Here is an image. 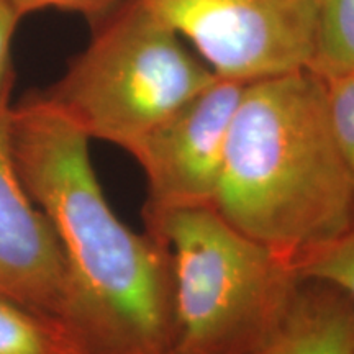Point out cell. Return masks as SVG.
I'll return each instance as SVG.
<instances>
[{
	"mask_svg": "<svg viewBox=\"0 0 354 354\" xmlns=\"http://www.w3.org/2000/svg\"><path fill=\"white\" fill-rule=\"evenodd\" d=\"M214 209L295 272L346 232L354 183L335 140L322 77L302 69L246 84Z\"/></svg>",
	"mask_w": 354,
	"mask_h": 354,
	"instance_id": "7a4b0ae2",
	"label": "cell"
},
{
	"mask_svg": "<svg viewBox=\"0 0 354 354\" xmlns=\"http://www.w3.org/2000/svg\"><path fill=\"white\" fill-rule=\"evenodd\" d=\"M10 2L15 10L20 13L21 19L32 15V13L55 8L61 12L77 13L91 24L92 20L99 19L122 0H10Z\"/></svg>",
	"mask_w": 354,
	"mask_h": 354,
	"instance_id": "4fadbf2b",
	"label": "cell"
},
{
	"mask_svg": "<svg viewBox=\"0 0 354 354\" xmlns=\"http://www.w3.org/2000/svg\"><path fill=\"white\" fill-rule=\"evenodd\" d=\"M166 354H176L174 351H169V353H166Z\"/></svg>",
	"mask_w": 354,
	"mask_h": 354,
	"instance_id": "2e32d148",
	"label": "cell"
},
{
	"mask_svg": "<svg viewBox=\"0 0 354 354\" xmlns=\"http://www.w3.org/2000/svg\"><path fill=\"white\" fill-rule=\"evenodd\" d=\"M218 79L250 84L308 69L317 0H141Z\"/></svg>",
	"mask_w": 354,
	"mask_h": 354,
	"instance_id": "5b68a950",
	"label": "cell"
},
{
	"mask_svg": "<svg viewBox=\"0 0 354 354\" xmlns=\"http://www.w3.org/2000/svg\"><path fill=\"white\" fill-rule=\"evenodd\" d=\"M10 107L8 88L0 97V299L69 323L68 264L50 220L26 192L13 165Z\"/></svg>",
	"mask_w": 354,
	"mask_h": 354,
	"instance_id": "52a82bcc",
	"label": "cell"
},
{
	"mask_svg": "<svg viewBox=\"0 0 354 354\" xmlns=\"http://www.w3.org/2000/svg\"><path fill=\"white\" fill-rule=\"evenodd\" d=\"M216 79L141 0H122L91 21L87 46L41 94L91 140L130 153Z\"/></svg>",
	"mask_w": 354,
	"mask_h": 354,
	"instance_id": "277c9868",
	"label": "cell"
},
{
	"mask_svg": "<svg viewBox=\"0 0 354 354\" xmlns=\"http://www.w3.org/2000/svg\"><path fill=\"white\" fill-rule=\"evenodd\" d=\"M335 140L354 183V74L322 77Z\"/></svg>",
	"mask_w": 354,
	"mask_h": 354,
	"instance_id": "7c38bea8",
	"label": "cell"
},
{
	"mask_svg": "<svg viewBox=\"0 0 354 354\" xmlns=\"http://www.w3.org/2000/svg\"><path fill=\"white\" fill-rule=\"evenodd\" d=\"M145 216L169 251L172 351L254 354L297 290L295 269L212 207Z\"/></svg>",
	"mask_w": 354,
	"mask_h": 354,
	"instance_id": "3957f363",
	"label": "cell"
},
{
	"mask_svg": "<svg viewBox=\"0 0 354 354\" xmlns=\"http://www.w3.org/2000/svg\"><path fill=\"white\" fill-rule=\"evenodd\" d=\"M88 141L41 92L12 104L13 165L63 248L69 323L92 354H166L172 351L169 251L149 233L131 232L110 209Z\"/></svg>",
	"mask_w": 354,
	"mask_h": 354,
	"instance_id": "6da1fadb",
	"label": "cell"
},
{
	"mask_svg": "<svg viewBox=\"0 0 354 354\" xmlns=\"http://www.w3.org/2000/svg\"><path fill=\"white\" fill-rule=\"evenodd\" d=\"M297 274L304 281L325 282L354 302V216L346 232L308 256L297 268Z\"/></svg>",
	"mask_w": 354,
	"mask_h": 354,
	"instance_id": "8fae6325",
	"label": "cell"
},
{
	"mask_svg": "<svg viewBox=\"0 0 354 354\" xmlns=\"http://www.w3.org/2000/svg\"><path fill=\"white\" fill-rule=\"evenodd\" d=\"M0 354H92L63 318L0 299Z\"/></svg>",
	"mask_w": 354,
	"mask_h": 354,
	"instance_id": "9c48e42d",
	"label": "cell"
},
{
	"mask_svg": "<svg viewBox=\"0 0 354 354\" xmlns=\"http://www.w3.org/2000/svg\"><path fill=\"white\" fill-rule=\"evenodd\" d=\"M12 87H13V86H10V87H7V88H6V91H8V88H12ZM6 91H3V92H6ZM3 92H2V94H0V97H2V95H3Z\"/></svg>",
	"mask_w": 354,
	"mask_h": 354,
	"instance_id": "9a60e30c",
	"label": "cell"
},
{
	"mask_svg": "<svg viewBox=\"0 0 354 354\" xmlns=\"http://www.w3.org/2000/svg\"><path fill=\"white\" fill-rule=\"evenodd\" d=\"M245 86L216 79L131 149L148 184L145 215L214 209L230 127Z\"/></svg>",
	"mask_w": 354,
	"mask_h": 354,
	"instance_id": "8992f818",
	"label": "cell"
},
{
	"mask_svg": "<svg viewBox=\"0 0 354 354\" xmlns=\"http://www.w3.org/2000/svg\"><path fill=\"white\" fill-rule=\"evenodd\" d=\"M21 20L10 0H0V94L13 86L12 46Z\"/></svg>",
	"mask_w": 354,
	"mask_h": 354,
	"instance_id": "5bb4252c",
	"label": "cell"
},
{
	"mask_svg": "<svg viewBox=\"0 0 354 354\" xmlns=\"http://www.w3.org/2000/svg\"><path fill=\"white\" fill-rule=\"evenodd\" d=\"M308 71L318 77L354 74V0H317Z\"/></svg>",
	"mask_w": 354,
	"mask_h": 354,
	"instance_id": "30bf717a",
	"label": "cell"
},
{
	"mask_svg": "<svg viewBox=\"0 0 354 354\" xmlns=\"http://www.w3.org/2000/svg\"><path fill=\"white\" fill-rule=\"evenodd\" d=\"M254 354H354V302L325 282L304 281Z\"/></svg>",
	"mask_w": 354,
	"mask_h": 354,
	"instance_id": "ba28073f",
	"label": "cell"
}]
</instances>
